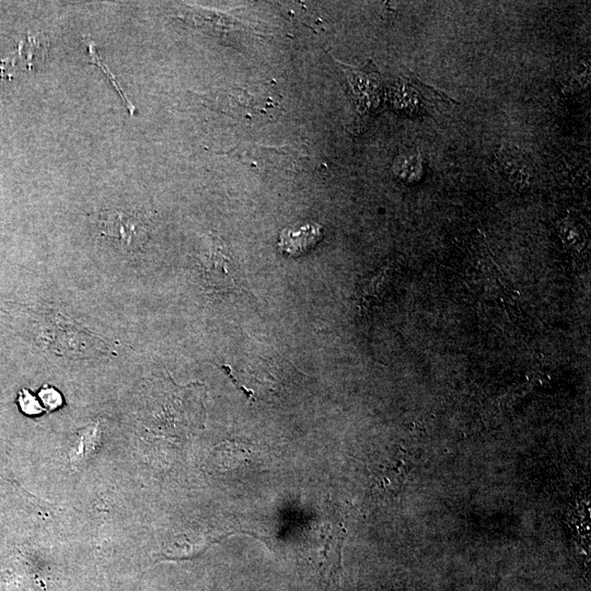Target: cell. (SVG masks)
Returning <instances> with one entry per match:
<instances>
[{
    "mask_svg": "<svg viewBox=\"0 0 591 591\" xmlns=\"http://www.w3.org/2000/svg\"><path fill=\"white\" fill-rule=\"evenodd\" d=\"M100 233L114 241L119 250L135 253L149 237L148 225L142 216L121 210H105L99 216Z\"/></svg>",
    "mask_w": 591,
    "mask_h": 591,
    "instance_id": "obj_1",
    "label": "cell"
},
{
    "mask_svg": "<svg viewBox=\"0 0 591 591\" xmlns=\"http://www.w3.org/2000/svg\"><path fill=\"white\" fill-rule=\"evenodd\" d=\"M391 102L407 115L430 114L441 103H452L444 93L428 86L417 78H401L391 90Z\"/></svg>",
    "mask_w": 591,
    "mask_h": 591,
    "instance_id": "obj_2",
    "label": "cell"
},
{
    "mask_svg": "<svg viewBox=\"0 0 591 591\" xmlns=\"http://www.w3.org/2000/svg\"><path fill=\"white\" fill-rule=\"evenodd\" d=\"M352 103L359 113L374 109L380 100L381 76L374 65L361 68L341 66Z\"/></svg>",
    "mask_w": 591,
    "mask_h": 591,
    "instance_id": "obj_3",
    "label": "cell"
},
{
    "mask_svg": "<svg viewBox=\"0 0 591 591\" xmlns=\"http://www.w3.org/2000/svg\"><path fill=\"white\" fill-rule=\"evenodd\" d=\"M321 239V225L308 223L297 229L282 231L279 237V248L289 256H298L314 247Z\"/></svg>",
    "mask_w": 591,
    "mask_h": 591,
    "instance_id": "obj_4",
    "label": "cell"
},
{
    "mask_svg": "<svg viewBox=\"0 0 591 591\" xmlns=\"http://www.w3.org/2000/svg\"><path fill=\"white\" fill-rule=\"evenodd\" d=\"M206 282L216 291H235L242 289L228 267V259L220 254H211L204 262Z\"/></svg>",
    "mask_w": 591,
    "mask_h": 591,
    "instance_id": "obj_5",
    "label": "cell"
},
{
    "mask_svg": "<svg viewBox=\"0 0 591 591\" xmlns=\"http://www.w3.org/2000/svg\"><path fill=\"white\" fill-rule=\"evenodd\" d=\"M82 42L85 44L89 53L90 62L93 65L99 66L103 72L106 74L113 86L118 91L124 104L128 108L129 113L132 115L135 112V106L131 104V102L128 100L126 94L124 93L123 89L120 88L119 83H117L116 78L113 76V73L108 70L106 65L104 63L103 59L99 56L95 43L90 37H82Z\"/></svg>",
    "mask_w": 591,
    "mask_h": 591,
    "instance_id": "obj_6",
    "label": "cell"
},
{
    "mask_svg": "<svg viewBox=\"0 0 591 591\" xmlns=\"http://www.w3.org/2000/svg\"><path fill=\"white\" fill-rule=\"evenodd\" d=\"M18 404L20 409L30 416L39 415L44 410L40 402L25 389L19 392Z\"/></svg>",
    "mask_w": 591,
    "mask_h": 591,
    "instance_id": "obj_7",
    "label": "cell"
},
{
    "mask_svg": "<svg viewBox=\"0 0 591 591\" xmlns=\"http://www.w3.org/2000/svg\"><path fill=\"white\" fill-rule=\"evenodd\" d=\"M38 397L46 409L55 410L62 405V396L53 386L45 385L38 392Z\"/></svg>",
    "mask_w": 591,
    "mask_h": 591,
    "instance_id": "obj_8",
    "label": "cell"
}]
</instances>
